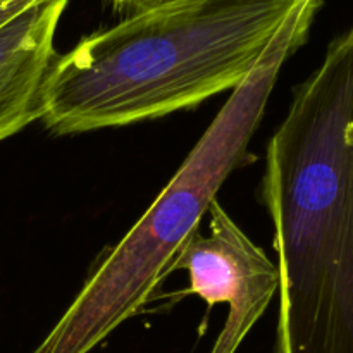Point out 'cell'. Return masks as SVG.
Wrapping results in <instances>:
<instances>
[{"label": "cell", "instance_id": "obj_7", "mask_svg": "<svg viewBox=\"0 0 353 353\" xmlns=\"http://www.w3.org/2000/svg\"><path fill=\"white\" fill-rule=\"evenodd\" d=\"M31 0H0V23L28 6Z\"/></svg>", "mask_w": 353, "mask_h": 353}, {"label": "cell", "instance_id": "obj_2", "mask_svg": "<svg viewBox=\"0 0 353 353\" xmlns=\"http://www.w3.org/2000/svg\"><path fill=\"white\" fill-rule=\"evenodd\" d=\"M300 0H178L57 55L43 90L55 134L119 128L236 90Z\"/></svg>", "mask_w": 353, "mask_h": 353}, {"label": "cell", "instance_id": "obj_5", "mask_svg": "<svg viewBox=\"0 0 353 353\" xmlns=\"http://www.w3.org/2000/svg\"><path fill=\"white\" fill-rule=\"evenodd\" d=\"M71 0H31L0 23V141L43 117L55 33Z\"/></svg>", "mask_w": 353, "mask_h": 353}, {"label": "cell", "instance_id": "obj_4", "mask_svg": "<svg viewBox=\"0 0 353 353\" xmlns=\"http://www.w3.org/2000/svg\"><path fill=\"white\" fill-rule=\"evenodd\" d=\"M209 234L196 231L179 248L168 274H188L190 286L179 296L199 295L209 307L226 303V323L210 353H236L279 292L278 262L247 236L217 200L209 207Z\"/></svg>", "mask_w": 353, "mask_h": 353}, {"label": "cell", "instance_id": "obj_6", "mask_svg": "<svg viewBox=\"0 0 353 353\" xmlns=\"http://www.w3.org/2000/svg\"><path fill=\"white\" fill-rule=\"evenodd\" d=\"M178 0H110L114 10L123 14L124 17L137 16V14L148 12V10L161 9V7L169 6Z\"/></svg>", "mask_w": 353, "mask_h": 353}, {"label": "cell", "instance_id": "obj_1", "mask_svg": "<svg viewBox=\"0 0 353 353\" xmlns=\"http://www.w3.org/2000/svg\"><path fill=\"white\" fill-rule=\"evenodd\" d=\"M261 199L281 279L278 353H353V24L293 90Z\"/></svg>", "mask_w": 353, "mask_h": 353}, {"label": "cell", "instance_id": "obj_3", "mask_svg": "<svg viewBox=\"0 0 353 353\" xmlns=\"http://www.w3.org/2000/svg\"><path fill=\"white\" fill-rule=\"evenodd\" d=\"M323 3L300 0L168 186L134 226L105 250L71 305L31 353H90L143 310L179 248L199 231L226 179L254 159L248 148L279 72L305 45Z\"/></svg>", "mask_w": 353, "mask_h": 353}]
</instances>
